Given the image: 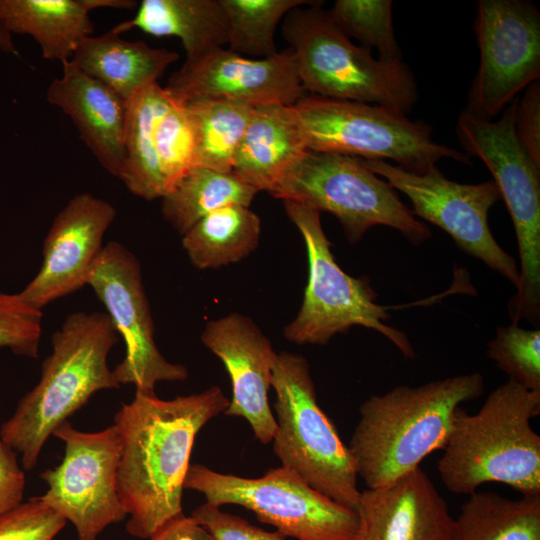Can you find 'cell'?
<instances>
[{
  "label": "cell",
  "instance_id": "obj_13",
  "mask_svg": "<svg viewBox=\"0 0 540 540\" xmlns=\"http://www.w3.org/2000/svg\"><path fill=\"white\" fill-rule=\"evenodd\" d=\"M362 161L410 199L415 216L444 230L460 250L517 287L518 264L498 244L488 223L490 209L501 199L494 180L461 184L446 178L437 166L414 174L384 160Z\"/></svg>",
  "mask_w": 540,
  "mask_h": 540
},
{
  "label": "cell",
  "instance_id": "obj_7",
  "mask_svg": "<svg viewBox=\"0 0 540 540\" xmlns=\"http://www.w3.org/2000/svg\"><path fill=\"white\" fill-rule=\"evenodd\" d=\"M517 97L498 120H485L466 109L456 135L469 155L483 161L494 177L516 233L519 283L508 302L513 323L540 320V166L527 154L515 133ZM468 155V156H469Z\"/></svg>",
  "mask_w": 540,
  "mask_h": 540
},
{
  "label": "cell",
  "instance_id": "obj_36",
  "mask_svg": "<svg viewBox=\"0 0 540 540\" xmlns=\"http://www.w3.org/2000/svg\"><path fill=\"white\" fill-rule=\"evenodd\" d=\"M191 517L202 525L215 540H286L279 532H268L245 519L221 511L220 506L205 502Z\"/></svg>",
  "mask_w": 540,
  "mask_h": 540
},
{
  "label": "cell",
  "instance_id": "obj_20",
  "mask_svg": "<svg viewBox=\"0 0 540 540\" xmlns=\"http://www.w3.org/2000/svg\"><path fill=\"white\" fill-rule=\"evenodd\" d=\"M62 68V75L47 89V102L72 119L100 165L120 178L125 162L126 102L70 60Z\"/></svg>",
  "mask_w": 540,
  "mask_h": 540
},
{
  "label": "cell",
  "instance_id": "obj_22",
  "mask_svg": "<svg viewBox=\"0 0 540 540\" xmlns=\"http://www.w3.org/2000/svg\"><path fill=\"white\" fill-rule=\"evenodd\" d=\"M178 57L174 51L152 48L141 40L121 39L110 30L84 38L70 61L126 102L139 90L158 83Z\"/></svg>",
  "mask_w": 540,
  "mask_h": 540
},
{
  "label": "cell",
  "instance_id": "obj_11",
  "mask_svg": "<svg viewBox=\"0 0 540 540\" xmlns=\"http://www.w3.org/2000/svg\"><path fill=\"white\" fill-rule=\"evenodd\" d=\"M184 489L201 493L213 505L242 506L259 521L296 540H355L358 533L356 512L282 466L259 478H245L190 464Z\"/></svg>",
  "mask_w": 540,
  "mask_h": 540
},
{
  "label": "cell",
  "instance_id": "obj_39",
  "mask_svg": "<svg viewBox=\"0 0 540 540\" xmlns=\"http://www.w3.org/2000/svg\"><path fill=\"white\" fill-rule=\"evenodd\" d=\"M149 540H215L213 536L191 516L181 514L166 523Z\"/></svg>",
  "mask_w": 540,
  "mask_h": 540
},
{
  "label": "cell",
  "instance_id": "obj_32",
  "mask_svg": "<svg viewBox=\"0 0 540 540\" xmlns=\"http://www.w3.org/2000/svg\"><path fill=\"white\" fill-rule=\"evenodd\" d=\"M171 101L155 128L156 155L166 194L196 167L198 148L192 115L184 104Z\"/></svg>",
  "mask_w": 540,
  "mask_h": 540
},
{
  "label": "cell",
  "instance_id": "obj_5",
  "mask_svg": "<svg viewBox=\"0 0 540 540\" xmlns=\"http://www.w3.org/2000/svg\"><path fill=\"white\" fill-rule=\"evenodd\" d=\"M320 3L293 8L282 23L283 37L293 51L305 91L408 115L419 98L409 66L402 60L375 59L370 48L353 44Z\"/></svg>",
  "mask_w": 540,
  "mask_h": 540
},
{
  "label": "cell",
  "instance_id": "obj_15",
  "mask_svg": "<svg viewBox=\"0 0 540 540\" xmlns=\"http://www.w3.org/2000/svg\"><path fill=\"white\" fill-rule=\"evenodd\" d=\"M114 329L123 338L125 355L112 370L116 382L153 393L156 383L183 381L188 370L167 361L154 340V323L142 282L139 260L124 245L106 244L88 279Z\"/></svg>",
  "mask_w": 540,
  "mask_h": 540
},
{
  "label": "cell",
  "instance_id": "obj_42",
  "mask_svg": "<svg viewBox=\"0 0 540 540\" xmlns=\"http://www.w3.org/2000/svg\"><path fill=\"white\" fill-rule=\"evenodd\" d=\"M355 540H356V538H355Z\"/></svg>",
  "mask_w": 540,
  "mask_h": 540
},
{
  "label": "cell",
  "instance_id": "obj_40",
  "mask_svg": "<svg viewBox=\"0 0 540 540\" xmlns=\"http://www.w3.org/2000/svg\"><path fill=\"white\" fill-rule=\"evenodd\" d=\"M83 7L90 12L97 8L132 9L137 5L133 0H80Z\"/></svg>",
  "mask_w": 540,
  "mask_h": 540
},
{
  "label": "cell",
  "instance_id": "obj_35",
  "mask_svg": "<svg viewBox=\"0 0 540 540\" xmlns=\"http://www.w3.org/2000/svg\"><path fill=\"white\" fill-rule=\"evenodd\" d=\"M66 520L39 496L0 514V540H53Z\"/></svg>",
  "mask_w": 540,
  "mask_h": 540
},
{
  "label": "cell",
  "instance_id": "obj_34",
  "mask_svg": "<svg viewBox=\"0 0 540 540\" xmlns=\"http://www.w3.org/2000/svg\"><path fill=\"white\" fill-rule=\"evenodd\" d=\"M41 333L42 311L24 302L19 293L0 292V348L37 358Z\"/></svg>",
  "mask_w": 540,
  "mask_h": 540
},
{
  "label": "cell",
  "instance_id": "obj_33",
  "mask_svg": "<svg viewBox=\"0 0 540 540\" xmlns=\"http://www.w3.org/2000/svg\"><path fill=\"white\" fill-rule=\"evenodd\" d=\"M487 356L509 379L540 392V330L524 329L518 323L498 326L487 344Z\"/></svg>",
  "mask_w": 540,
  "mask_h": 540
},
{
  "label": "cell",
  "instance_id": "obj_8",
  "mask_svg": "<svg viewBox=\"0 0 540 540\" xmlns=\"http://www.w3.org/2000/svg\"><path fill=\"white\" fill-rule=\"evenodd\" d=\"M292 107L310 151L389 159L414 174L443 158L471 164L467 154L434 141L428 123L380 105L306 94Z\"/></svg>",
  "mask_w": 540,
  "mask_h": 540
},
{
  "label": "cell",
  "instance_id": "obj_21",
  "mask_svg": "<svg viewBox=\"0 0 540 540\" xmlns=\"http://www.w3.org/2000/svg\"><path fill=\"white\" fill-rule=\"evenodd\" d=\"M306 151L292 105L255 106L235 154L232 172L258 192L269 193L286 169Z\"/></svg>",
  "mask_w": 540,
  "mask_h": 540
},
{
  "label": "cell",
  "instance_id": "obj_37",
  "mask_svg": "<svg viewBox=\"0 0 540 540\" xmlns=\"http://www.w3.org/2000/svg\"><path fill=\"white\" fill-rule=\"evenodd\" d=\"M516 136L532 160L540 166V84L533 82L522 97H517L515 110Z\"/></svg>",
  "mask_w": 540,
  "mask_h": 540
},
{
  "label": "cell",
  "instance_id": "obj_6",
  "mask_svg": "<svg viewBox=\"0 0 540 540\" xmlns=\"http://www.w3.org/2000/svg\"><path fill=\"white\" fill-rule=\"evenodd\" d=\"M276 399L273 450L281 466L336 503L356 511L361 491L352 454L317 402L310 366L281 352L272 371Z\"/></svg>",
  "mask_w": 540,
  "mask_h": 540
},
{
  "label": "cell",
  "instance_id": "obj_41",
  "mask_svg": "<svg viewBox=\"0 0 540 540\" xmlns=\"http://www.w3.org/2000/svg\"><path fill=\"white\" fill-rule=\"evenodd\" d=\"M0 51L17 54L16 47L14 45L12 34L8 31L5 25L0 20Z\"/></svg>",
  "mask_w": 540,
  "mask_h": 540
},
{
  "label": "cell",
  "instance_id": "obj_4",
  "mask_svg": "<svg viewBox=\"0 0 540 540\" xmlns=\"http://www.w3.org/2000/svg\"><path fill=\"white\" fill-rule=\"evenodd\" d=\"M117 341L105 312L72 313L54 332L38 384L0 427V439L21 455L24 470L37 465L48 438L93 394L120 388L107 362Z\"/></svg>",
  "mask_w": 540,
  "mask_h": 540
},
{
  "label": "cell",
  "instance_id": "obj_1",
  "mask_svg": "<svg viewBox=\"0 0 540 540\" xmlns=\"http://www.w3.org/2000/svg\"><path fill=\"white\" fill-rule=\"evenodd\" d=\"M229 399L218 386L171 400L136 391L114 416L121 438L119 496L127 532L149 539L183 514L184 481L199 431L224 412Z\"/></svg>",
  "mask_w": 540,
  "mask_h": 540
},
{
  "label": "cell",
  "instance_id": "obj_16",
  "mask_svg": "<svg viewBox=\"0 0 540 540\" xmlns=\"http://www.w3.org/2000/svg\"><path fill=\"white\" fill-rule=\"evenodd\" d=\"M164 89L180 104L212 98L252 107L271 103L291 106L307 94L290 47L260 59L215 49L199 59L186 60Z\"/></svg>",
  "mask_w": 540,
  "mask_h": 540
},
{
  "label": "cell",
  "instance_id": "obj_3",
  "mask_svg": "<svg viewBox=\"0 0 540 540\" xmlns=\"http://www.w3.org/2000/svg\"><path fill=\"white\" fill-rule=\"evenodd\" d=\"M540 392L512 379L499 385L474 414L459 407L437 469L445 487L470 495L502 483L522 496H540V436L531 420Z\"/></svg>",
  "mask_w": 540,
  "mask_h": 540
},
{
  "label": "cell",
  "instance_id": "obj_38",
  "mask_svg": "<svg viewBox=\"0 0 540 540\" xmlns=\"http://www.w3.org/2000/svg\"><path fill=\"white\" fill-rule=\"evenodd\" d=\"M25 474L16 452L0 439V514L22 503Z\"/></svg>",
  "mask_w": 540,
  "mask_h": 540
},
{
  "label": "cell",
  "instance_id": "obj_26",
  "mask_svg": "<svg viewBox=\"0 0 540 540\" xmlns=\"http://www.w3.org/2000/svg\"><path fill=\"white\" fill-rule=\"evenodd\" d=\"M261 234L259 216L243 205H228L198 221L182 238V246L198 269H217L253 252Z\"/></svg>",
  "mask_w": 540,
  "mask_h": 540
},
{
  "label": "cell",
  "instance_id": "obj_9",
  "mask_svg": "<svg viewBox=\"0 0 540 540\" xmlns=\"http://www.w3.org/2000/svg\"><path fill=\"white\" fill-rule=\"evenodd\" d=\"M269 193L334 215L350 244L359 242L377 225L399 231L414 246L432 236L397 191L359 157L308 150L286 169Z\"/></svg>",
  "mask_w": 540,
  "mask_h": 540
},
{
  "label": "cell",
  "instance_id": "obj_28",
  "mask_svg": "<svg viewBox=\"0 0 540 540\" xmlns=\"http://www.w3.org/2000/svg\"><path fill=\"white\" fill-rule=\"evenodd\" d=\"M258 193L233 172L196 166L162 197L166 221L184 235L211 212L228 205L249 207Z\"/></svg>",
  "mask_w": 540,
  "mask_h": 540
},
{
  "label": "cell",
  "instance_id": "obj_14",
  "mask_svg": "<svg viewBox=\"0 0 540 540\" xmlns=\"http://www.w3.org/2000/svg\"><path fill=\"white\" fill-rule=\"evenodd\" d=\"M480 64L466 110L492 120L540 78V13L524 0H480L473 24Z\"/></svg>",
  "mask_w": 540,
  "mask_h": 540
},
{
  "label": "cell",
  "instance_id": "obj_24",
  "mask_svg": "<svg viewBox=\"0 0 540 540\" xmlns=\"http://www.w3.org/2000/svg\"><path fill=\"white\" fill-rule=\"evenodd\" d=\"M0 20L11 34L31 36L43 58L61 63L94 31L80 0H0Z\"/></svg>",
  "mask_w": 540,
  "mask_h": 540
},
{
  "label": "cell",
  "instance_id": "obj_27",
  "mask_svg": "<svg viewBox=\"0 0 540 540\" xmlns=\"http://www.w3.org/2000/svg\"><path fill=\"white\" fill-rule=\"evenodd\" d=\"M453 540H540V496L470 494L455 519Z\"/></svg>",
  "mask_w": 540,
  "mask_h": 540
},
{
  "label": "cell",
  "instance_id": "obj_25",
  "mask_svg": "<svg viewBox=\"0 0 540 540\" xmlns=\"http://www.w3.org/2000/svg\"><path fill=\"white\" fill-rule=\"evenodd\" d=\"M171 102L158 83L139 90L126 101L125 162L119 179L131 193L146 200L166 194L157 161L155 128Z\"/></svg>",
  "mask_w": 540,
  "mask_h": 540
},
{
  "label": "cell",
  "instance_id": "obj_31",
  "mask_svg": "<svg viewBox=\"0 0 540 540\" xmlns=\"http://www.w3.org/2000/svg\"><path fill=\"white\" fill-rule=\"evenodd\" d=\"M391 0H337L328 14L348 37L363 47H375L380 60L400 61L402 52L396 41Z\"/></svg>",
  "mask_w": 540,
  "mask_h": 540
},
{
  "label": "cell",
  "instance_id": "obj_17",
  "mask_svg": "<svg viewBox=\"0 0 540 540\" xmlns=\"http://www.w3.org/2000/svg\"><path fill=\"white\" fill-rule=\"evenodd\" d=\"M113 205L90 193L73 196L56 215L43 242V260L35 277L19 292L34 309L87 285L116 217Z\"/></svg>",
  "mask_w": 540,
  "mask_h": 540
},
{
  "label": "cell",
  "instance_id": "obj_23",
  "mask_svg": "<svg viewBox=\"0 0 540 540\" xmlns=\"http://www.w3.org/2000/svg\"><path fill=\"white\" fill-rule=\"evenodd\" d=\"M133 28L155 37H177L193 61L228 44V23L220 0H143L136 15L111 30Z\"/></svg>",
  "mask_w": 540,
  "mask_h": 540
},
{
  "label": "cell",
  "instance_id": "obj_12",
  "mask_svg": "<svg viewBox=\"0 0 540 540\" xmlns=\"http://www.w3.org/2000/svg\"><path fill=\"white\" fill-rule=\"evenodd\" d=\"M53 435L64 442V456L40 474L47 490L39 498L74 526L78 540H97L108 526L128 516L117 486L118 429L112 424L84 432L66 421Z\"/></svg>",
  "mask_w": 540,
  "mask_h": 540
},
{
  "label": "cell",
  "instance_id": "obj_29",
  "mask_svg": "<svg viewBox=\"0 0 540 540\" xmlns=\"http://www.w3.org/2000/svg\"><path fill=\"white\" fill-rule=\"evenodd\" d=\"M184 105L197 128L196 166L232 172L235 154L254 107L212 98L194 99Z\"/></svg>",
  "mask_w": 540,
  "mask_h": 540
},
{
  "label": "cell",
  "instance_id": "obj_10",
  "mask_svg": "<svg viewBox=\"0 0 540 540\" xmlns=\"http://www.w3.org/2000/svg\"><path fill=\"white\" fill-rule=\"evenodd\" d=\"M283 204L304 239L308 258L302 304L296 318L284 327V337L298 345H324L336 334L362 326L379 332L406 358L414 359L416 352L407 335L386 324L389 307L377 303L370 279L346 274L335 261L321 213L294 201Z\"/></svg>",
  "mask_w": 540,
  "mask_h": 540
},
{
  "label": "cell",
  "instance_id": "obj_30",
  "mask_svg": "<svg viewBox=\"0 0 540 540\" xmlns=\"http://www.w3.org/2000/svg\"><path fill=\"white\" fill-rule=\"evenodd\" d=\"M306 0H220L228 23V45L232 52L267 58L274 56V36L279 22Z\"/></svg>",
  "mask_w": 540,
  "mask_h": 540
},
{
  "label": "cell",
  "instance_id": "obj_2",
  "mask_svg": "<svg viewBox=\"0 0 540 540\" xmlns=\"http://www.w3.org/2000/svg\"><path fill=\"white\" fill-rule=\"evenodd\" d=\"M483 391V376L474 372L399 385L367 398L348 445L366 489L395 482L443 448L457 409Z\"/></svg>",
  "mask_w": 540,
  "mask_h": 540
},
{
  "label": "cell",
  "instance_id": "obj_18",
  "mask_svg": "<svg viewBox=\"0 0 540 540\" xmlns=\"http://www.w3.org/2000/svg\"><path fill=\"white\" fill-rule=\"evenodd\" d=\"M201 340L222 361L231 381L224 413L244 418L262 444L272 442L277 425L268 391L278 353L271 341L248 316L236 312L207 322Z\"/></svg>",
  "mask_w": 540,
  "mask_h": 540
},
{
  "label": "cell",
  "instance_id": "obj_19",
  "mask_svg": "<svg viewBox=\"0 0 540 540\" xmlns=\"http://www.w3.org/2000/svg\"><path fill=\"white\" fill-rule=\"evenodd\" d=\"M356 540H453L455 519L428 475L416 468L361 491Z\"/></svg>",
  "mask_w": 540,
  "mask_h": 540
}]
</instances>
